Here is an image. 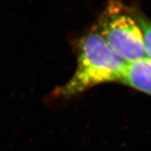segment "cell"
I'll list each match as a JSON object with an SVG mask.
<instances>
[{
	"mask_svg": "<svg viewBox=\"0 0 151 151\" xmlns=\"http://www.w3.org/2000/svg\"><path fill=\"white\" fill-rule=\"evenodd\" d=\"M127 64L94 27L78 44L74 75L55 92V97L66 99L100 84L120 81Z\"/></svg>",
	"mask_w": 151,
	"mask_h": 151,
	"instance_id": "cell-1",
	"label": "cell"
},
{
	"mask_svg": "<svg viewBox=\"0 0 151 151\" xmlns=\"http://www.w3.org/2000/svg\"><path fill=\"white\" fill-rule=\"evenodd\" d=\"M96 29L113 51L127 63L147 57L137 17L121 1L108 2Z\"/></svg>",
	"mask_w": 151,
	"mask_h": 151,
	"instance_id": "cell-2",
	"label": "cell"
},
{
	"mask_svg": "<svg viewBox=\"0 0 151 151\" xmlns=\"http://www.w3.org/2000/svg\"><path fill=\"white\" fill-rule=\"evenodd\" d=\"M120 82L151 96V60L146 57L128 63Z\"/></svg>",
	"mask_w": 151,
	"mask_h": 151,
	"instance_id": "cell-3",
	"label": "cell"
},
{
	"mask_svg": "<svg viewBox=\"0 0 151 151\" xmlns=\"http://www.w3.org/2000/svg\"><path fill=\"white\" fill-rule=\"evenodd\" d=\"M136 17L144 35L146 55L149 59L151 60V21L145 17H141V15Z\"/></svg>",
	"mask_w": 151,
	"mask_h": 151,
	"instance_id": "cell-4",
	"label": "cell"
}]
</instances>
